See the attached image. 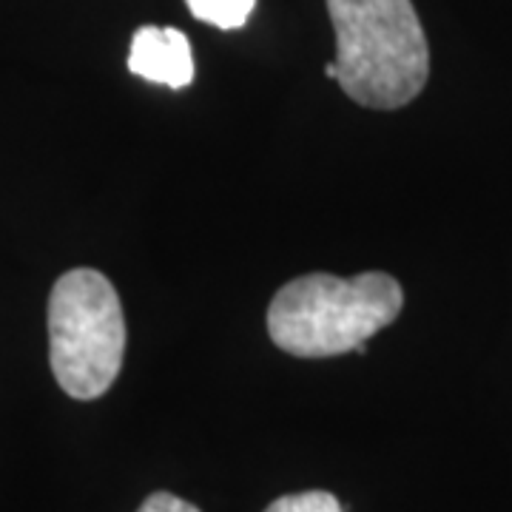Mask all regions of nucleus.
<instances>
[{"label":"nucleus","mask_w":512,"mask_h":512,"mask_svg":"<svg viewBox=\"0 0 512 512\" xmlns=\"http://www.w3.org/2000/svg\"><path fill=\"white\" fill-rule=\"evenodd\" d=\"M402 305V288L387 274L299 276L274 296L268 333L276 348L299 359L365 353L367 339L396 322Z\"/></svg>","instance_id":"2"},{"label":"nucleus","mask_w":512,"mask_h":512,"mask_svg":"<svg viewBox=\"0 0 512 512\" xmlns=\"http://www.w3.org/2000/svg\"><path fill=\"white\" fill-rule=\"evenodd\" d=\"M265 512H345L336 495L325 490H308V493H293L276 498Z\"/></svg>","instance_id":"6"},{"label":"nucleus","mask_w":512,"mask_h":512,"mask_svg":"<svg viewBox=\"0 0 512 512\" xmlns=\"http://www.w3.org/2000/svg\"><path fill=\"white\" fill-rule=\"evenodd\" d=\"M325 74H328V77H333V80L339 77V66H336V60H333V63H328V69H325Z\"/></svg>","instance_id":"8"},{"label":"nucleus","mask_w":512,"mask_h":512,"mask_svg":"<svg viewBox=\"0 0 512 512\" xmlns=\"http://www.w3.org/2000/svg\"><path fill=\"white\" fill-rule=\"evenodd\" d=\"M128 69L148 83H160L168 89H185L194 80L191 43L180 29L143 26L131 37Z\"/></svg>","instance_id":"4"},{"label":"nucleus","mask_w":512,"mask_h":512,"mask_svg":"<svg viewBox=\"0 0 512 512\" xmlns=\"http://www.w3.org/2000/svg\"><path fill=\"white\" fill-rule=\"evenodd\" d=\"M126 353L120 296L92 268L63 274L49 296V356L57 384L80 402L109 390Z\"/></svg>","instance_id":"3"},{"label":"nucleus","mask_w":512,"mask_h":512,"mask_svg":"<svg viewBox=\"0 0 512 512\" xmlns=\"http://www.w3.org/2000/svg\"><path fill=\"white\" fill-rule=\"evenodd\" d=\"M339 86L365 109H402L430 77V46L413 0H328Z\"/></svg>","instance_id":"1"},{"label":"nucleus","mask_w":512,"mask_h":512,"mask_svg":"<svg viewBox=\"0 0 512 512\" xmlns=\"http://www.w3.org/2000/svg\"><path fill=\"white\" fill-rule=\"evenodd\" d=\"M185 3L194 18L208 26H217L222 32L242 29L256 6V0H185Z\"/></svg>","instance_id":"5"},{"label":"nucleus","mask_w":512,"mask_h":512,"mask_svg":"<svg viewBox=\"0 0 512 512\" xmlns=\"http://www.w3.org/2000/svg\"><path fill=\"white\" fill-rule=\"evenodd\" d=\"M137 512H200V510H197L194 504L183 501V498H177V495L154 493V495H148L146 504H143Z\"/></svg>","instance_id":"7"}]
</instances>
